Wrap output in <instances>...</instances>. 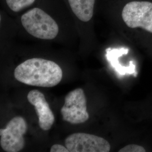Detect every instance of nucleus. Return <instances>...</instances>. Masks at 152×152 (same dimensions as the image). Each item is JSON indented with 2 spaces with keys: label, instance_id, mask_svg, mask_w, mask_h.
<instances>
[{
  "label": "nucleus",
  "instance_id": "obj_1",
  "mask_svg": "<svg viewBox=\"0 0 152 152\" xmlns=\"http://www.w3.org/2000/svg\"><path fill=\"white\" fill-rule=\"evenodd\" d=\"M16 80L28 85L37 87H54L60 83L63 71L51 60L42 58L28 59L14 71Z\"/></svg>",
  "mask_w": 152,
  "mask_h": 152
},
{
  "label": "nucleus",
  "instance_id": "obj_2",
  "mask_svg": "<svg viewBox=\"0 0 152 152\" xmlns=\"http://www.w3.org/2000/svg\"><path fill=\"white\" fill-rule=\"evenodd\" d=\"M21 22L27 32L36 38L53 39L59 32L56 22L39 8H34L23 15Z\"/></svg>",
  "mask_w": 152,
  "mask_h": 152
},
{
  "label": "nucleus",
  "instance_id": "obj_3",
  "mask_svg": "<svg viewBox=\"0 0 152 152\" xmlns=\"http://www.w3.org/2000/svg\"><path fill=\"white\" fill-rule=\"evenodd\" d=\"M122 18L127 27L141 28L152 33V2L132 1L128 3L122 10Z\"/></svg>",
  "mask_w": 152,
  "mask_h": 152
},
{
  "label": "nucleus",
  "instance_id": "obj_4",
  "mask_svg": "<svg viewBox=\"0 0 152 152\" xmlns=\"http://www.w3.org/2000/svg\"><path fill=\"white\" fill-rule=\"evenodd\" d=\"M63 119L71 124H80L87 121V99L84 91L78 88L65 96L64 104L60 109Z\"/></svg>",
  "mask_w": 152,
  "mask_h": 152
},
{
  "label": "nucleus",
  "instance_id": "obj_5",
  "mask_svg": "<svg viewBox=\"0 0 152 152\" xmlns=\"http://www.w3.org/2000/svg\"><path fill=\"white\" fill-rule=\"evenodd\" d=\"M26 121L20 116L11 119L5 129L0 130V144L7 152L21 151L25 145L24 135L27 131Z\"/></svg>",
  "mask_w": 152,
  "mask_h": 152
},
{
  "label": "nucleus",
  "instance_id": "obj_6",
  "mask_svg": "<svg viewBox=\"0 0 152 152\" xmlns=\"http://www.w3.org/2000/svg\"><path fill=\"white\" fill-rule=\"evenodd\" d=\"M65 147L69 152H108V141L100 136L83 132L74 133L68 136Z\"/></svg>",
  "mask_w": 152,
  "mask_h": 152
},
{
  "label": "nucleus",
  "instance_id": "obj_7",
  "mask_svg": "<svg viewBox=\"0 0 152 152\" xmlns=\"http://www.w3.org/2000/svg\"><path fill=\"white\" fill-rule=\"evenodd\" d=\"M27 99L35 108L40 128L44 131L49 130L54 123L55 116L43 93L33 90L28 94Z\"/></svg>",
  "mask_w": 152,
  "mask_h": 152
},
{
  "label": "nucleus",
  "instance_id": "obj_8",
  "mask_svg": "<svg viewBox=\"0 0 152 152\" xmlns=\"http://www.w3.org/2000/svg\"><path fill=\"white\" fill-rule=\"evenodd\" d=\"M106 57L107 60L114 68L116 72L121 75H125L126 74L134 75L136 77L135 64L133 61H130V65L127 66H124L119 63L118 58L122 55L127 54L129 52V49L121 48L120 49H108L107 50Z\"/></svg>",
  "mask_w": 152,
  "mask_h": 152
},
{
  "label": "nucleus",
  "instance_id": "obj_9",
  "mask_svg": "<svg viewBox=\"0 0 152 152\" xmlns=\"http://www.w3.org/2000/svg\"><path fill=\"white\" fill-rule=\"evenodd\" d=\"M95 0H68L74 14L82 22L91 20L94 13Z\"/></svg>",
  "mask_w": 152,
  "mask_h": 152
},
{
  "label": "nucleus",
  "instance_id": "obj_10",
  "mask_svg": "<svg viewBox=\"0 0 152 152\" xmlns=\"http://www.w3.org/2000/svg\"><path fill=\"white\" fill-rule=\"evenodd\" d=\"M7 5L12 11L18 12L27 7L35 1V0H6Z\"/></svg>",
  "mask_w": 152,
  "mask_h": 152
},
{
  "label": "nucleus",
  "instance_id": "obj_11",
  "mask_svg": "<svg viewBox=\"0 0 152 152\" xmlns=\"http://www.w3.org/2000/svg\"><path fill=\"white\" fill-rule=\"evenodd\" d=\"M120 152H145V148L139 145L130 144L126 145L119 150Z\"/></svg>",
  "mask_w": 152,
  "mask_h": 152
},
{
  "label": "nucleus",
  "instance_id": "obj_12",
  "mask_svg": "<svg viewBox=\"0 0 152 152\" xmlns=\"http://www.w3.org/2000/svg\"><path fill=\"white\" fill-rule=\"evenodd\" d=\"M51 152H69L67 148L59 144H54L50 148Z\"/></svg>",
  "mask_w": 152,
  "mask_h": 152
}]
</instances>
